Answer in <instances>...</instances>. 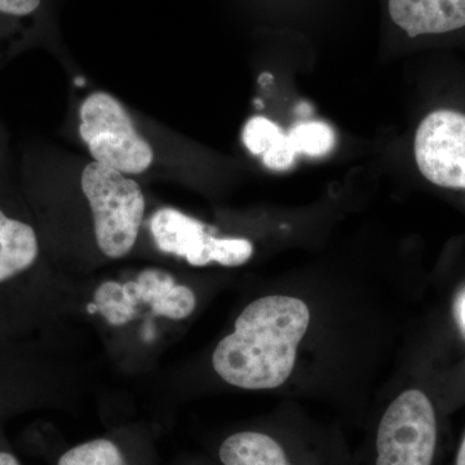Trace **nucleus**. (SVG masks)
<instances>
[{
  "label": "nucleus",
  "mask_w": 465,
  "mask_h": 465,
  "mask_svg": "<svg viewBox=\"0 0 465 465\" xmlns=\"http://www.w3.org/2000/svg\"><path fill=\"white\" fill-rule=\"evenodd\" d=\"M311 313L302 300L272 295L244 308L234 331L217 344L213 370L232 387L274 390L292 374Z\"/></svg>",
  "instance_id": "1"
},
{
  "label": "nucleus",
  "mask_w": 465,
  "mask_h": 465,
  "mask_svg": "<svg viewBox=\"0 0 465 465\" xmlns=\"http://www.w3.org/2000/svg\"><path fill=\"white\" fill-rule=\"evenodd\" d=\"M51 296L41 231L23 204L0 191V339L41 326L50 316Z\"/></svg>",
  "instance_id": "2"
},
{
  "label": "nucleus",
  "mask_w": 465,
  "mask_h": 465,
  "mask_svg": "<svg viewBox=\"0 0 465 465\" xmlns=\"http://www.w3.org/2000/svg\"><path fill=\"white\" fill-rule=\"evenodd\" d=\"M97 249L105 258L124 259L142 231L145 197L134 179L105 164L91 162L81 177Z\"/></svg>",
  "instance_id": "3"
},
{
  "label": "nucleus",
  "mask_w": 465,
  "mask_h": 465,
  "mask_svg": "<svg viewBox=\"0 0 465 465\" xmlns=\"http://www.w3.org/2000/svg\"><path fill=\"white\" fill-rule=\"evenodd\" d=\"M195 308L194 291L159 268L143 269L125 282L101 283L91 304V311L115 329L128 326L143 314L179 322L188 320Z\"/></svg>",
  "instance_id": "4"
},
{
  "label": "nucleus",
  "mask_w": 465,
  "mask_h": 465,
  "mask_svg": "<svg viewBox=\"0 0 465 465\" xmlns=\"http://www.w3.org/2000/svg\"><path fill=\"white\" fill-rule=\"evenodd\" d=\"M79 134L97 163L124 174L145 173L154 152L137 133L124 106L106 92H94L79 109Z\"/></svg>",
  "instance_id": "5"
},
{
  "label": "nucleus",
  "mask_w": 465,
  "mask_h": 465,
  "mask_svg": "<svg viewBox=\"0 0 465 465\" xmlns=\"http://www.w3.org/2000/svg\"><path fill=\"white\" fill-rule=\"evenodd\" d=\"M439 423L430 400L418 390L400 394L376 427L370 465H434Z\"/></svg>",
  "instance_id": "6"
},
{
  "label": "nucleus",
  "mask_w": 465,
  "mask_h": 465,
  "mask_svg": "<svg viewBox=\"0 0 465 465\" xmlns=\"http://www.w3.org/2000/svg\"><path fill=\"white\" fill-rule=\"evenodd\" d=\"M155 246L162 252L185 260L192 266L217 262L223 266L246 264L253 253L252 243L244 238H217L207 225L176 208L158 210L149 222Z\"/></svg>",
  "instance_id": "7"
},
{
  "label": "nucleus",
  "mask_w": 465,
  "mask_h": 465,
  "mask_svg": "<svg viewBox=\"0 0 465 465\" xmlns=\"http://www.w3.org/2000/svg\"><path fill=\"white\" fill-rule=\"evenodd\" d=\"M419 171L434 185L465 191V114L457 110H434L425 116L415 134Z\"/></svg>",
  "instance_id": "8"
},
{
  "label": "nucleus",
  "mask_w": 465,
  "mask_h": 465,
  "mask_svg": "<svg viewBox=\"0 0 465 465\" xmlns=\"http://www.w3.org/2000/svg\"><path fill=\"white\" fill-rule=\"evenodd\" d=\"M390 14L411 38L465 27V0H390Z\"/></svg>",
  "instance_id": "9"
},
{
  "label": "nucleus",
  "mask_w": 465,
  "mask_h": 465,
  "mask_svg": "<svg viewBox=\"0 0 465 465\" xmlns=\"http://www.w3.org/2000/svg\"><path fill=\"white\" fill-rule=\"evenodd\" d=\"M217 457L222 465H313L296 463L290 446L275 434L252 430L229 434Z\"/></svg>",
  "instance_id": "10"
},
{
  "label": "nucleus",
  "mask_w": 465,
  "mask_h": 465,
  "mask_svg": "<svg viewBox=\"0 0 465 465\" xmlns=\"http://www.w3.org/2000/svg\"><path fill=\"white\" fill-rule=\"evenodd\" d=\"M0 339V412L18 406L34 396L32 360Z\"/></svg>",
  "instance_id": "11"
},
{
  "label": "nucleus",
  "mask_w": 465,
  "mask_h": 465,
  "mask_svg": "<svg viewBox=\"0 0 465 465\" xmlns=\"http://www.w3.org/2000/svg\"><path fill=\"white\" fill-rule=\"evenodd\" d=\"M56 465H128L124 451L108 439H94L66 450Z\"/></svg>",
  "instance_id": "12"
},
{
  "label": "nucleus",
  "mask_w": 465,
  "mask_h": 465,
  "mask_svg": "<svg viewBox=\"0 0 465 465\" xmlns=\"http://www.w3.org/2000/svg\"><path fill=\"white\" fill-rule=\"evenodd\" d=\"M290 142L295 152L302 154L321 157L331 152L335 134L329 124L322 122L299 124L289 133Z\"/></svg>",
  "instance_id": "13"
},
{
  "label": "nucleus",
  "mask_w": 465,
  "mask_h": 465,
  "mask_svg": "<svg viewBox=\"0 0 465 465\" xmlns=\"http://www.w3.org/2000/svg\"><path fill=\"white\" fill-rule=\"evenodd\" d=\"M282 128L264 116H253L244 125L243 143L252 154L264 155L282 137Z\"/></svg>",
  "instance_id": "14"
},
{
  "label": "nucleus",
  "mask_w": 465,
  "mask_h": 465,
  "mask_svg": "<svg viewBox=\"0 0 465 465\" xmlns=\"http://www.w3.org/2000/svg\"><path fill=\"white\" fill-rule=\"evenodd\" d=\"M42 0H0V58H2V42L12 36L11 27L18 21L33 17Z\"/></svg>",
  "instance_id": "15"
},
{
  "label": "nucleus",
  "mask_w": 465,
  "mask_h": 465,
  "mask_svg": "<svg viewBox=\"0 0 465 465\" xmlns=\"http://www.w3.org/2000/svg\"><path fill=\"white\" fill-rule=\"evenodd\" d=\"M296 154L298 153L290 142L289 134H283L282 137L262 155V162L271 170H289L295 161Z\"/></svg>",
  "instance_id": "16"
},
{
  "label": "nucleus",
  "mask_w": 465,
  "mask_h": 465,
  "mask_svg": "<svg viewBox=\"0 0 465 465\" xmlns=\"http://www.w3.org/2000/svg\"><path fill=\"white\" fill-rule=\"evenodd\" d=\"M0 465H23L16 455L0 440Z\"/></svg>",
  "instance_id": "17"
},
{
  "label": "nucleus",
  "mask_w": 465,
  "mask_h": 465,
  "mask_svg": "<svg viewBox=\"0 0 465 465\" xmlns=\"http://www.w3.org/2000/svg\"><path fill=\"white\" fill-rule=\"evenodd\" d=\"M461 318H463V322L465 324V299L463 304H461Z\"/></svg>",
  "instance_id": "18"
}]
</instances>
